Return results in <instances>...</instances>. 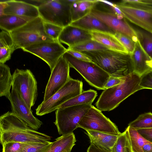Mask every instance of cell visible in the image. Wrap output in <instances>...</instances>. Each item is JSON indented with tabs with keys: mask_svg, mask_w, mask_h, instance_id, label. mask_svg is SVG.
<instances>
[{
	"mask_svg": "<svg viewBox=\"0 0 152 152\" xmlns=\"http://www.w3.org/2000/svg\"><path fill=\"white\" fill-rule=\"evenodd\" d=\"M51 137L33 130L12 112L8 111L0 117L1 144L10 142L23 143L50 142Z\"/></svg>",
	"mask_w": 152,
	"mask_h": 152,
	"instance_id": "cell-1",
	"label": "cell"
},
{
	"mask_svg": "<svg viewBox=\"0 0 152 152\" xmlns=\"http://www.w3.org/2000/svg\"><path fill=\"white\" fill-rule=\"evenodd\" d=\"M80 52L110 76L122 78L133 72L129 53L110 49Z\"/></svg>",
	"mask_w": 152,
	"mask_h": 152,
	"instance_id": "cell-2",
	"label": "cell"
},
{
	"mask_svg": "<svg viewBox=\"0 0 152 152\" xmlns=\"http://www.w3.org/2000/svg\"><path fill=\"white\" fill-rule=\"evenodd\" d=\"M141 77L132 72L126 76L124 81L104 90L95 105L101 111H110L117 107L125 99L142 90L140 86Z\"/></svg>",
	"mask_w": 152,
	"mask_h": 152,
	"instance_id": "cell-3",
	"label": "cell"
},
{
	"mask_svg": "<svg viewBox=\"0 0 152 152\" xmlns=\"http://www.w3.org/2000/svg\"><path fill=\"white\" fill-rule=\"evenodd\" d=\"M44 22V20L39 16L9 32L16 49H22L41 42L56 41L45 33Z\"/></svg>",
	"mask_w": 152,
	"mask_h": 152,
	"instance_id": "cell-4",
	"label": "cell"
},
{
	"mask_svg": "<svg viewBox=\"0 0 152 152\" xmlns=\"http://www.w3.org/2000/svg\"><path fill=\"white\" fill-rule=\"evenodd\" d=\"M90 13L115 32L126 35L135 42L138 41L135 29L129 24L123 15L116 14L110 5L97 0Z\"/></svg>",
	"mask_w": 152,
	"mask_h": 152,
	"instance_id": "cell-5",
	"label": "cell"
},
{
	"mask_svg": "<svg viewBox=\"0 0 152 152\" xmlns=\"http://www.w3.org/2000/svg\"><path fill=\"white\" fill-rule=\"evenodd\" d=\"M76 0H46L38 7L39 16L44 21L64 28L72 22L71 6Z\"/></svg>",
	"mask_w": 152,
	"mask_h": 152,
	"instance_id": "cell-6",
	"label": "cell"
},
{
	"mask_svg": "<svg viewBox=\"0 0 152 152\" xmlns=\"http://www.w3.org/2000/svg\"><path fill=\"white\" fill-rule=\"evenodd\" d=\"M70 68L77 71L91 86L98 90H104L110 75L92 62L79 60L66 52L64 54Z\"/></svg>",
	"mask_w": 152,
	"mask_h": 152,
	"instance_id": "cell-7",
	"label": "cell"
},
{
	"mask_svg": "<svg viewBox=\"0 0 152 152\" xmlns=\"http://www.w3.org/2000/svg\"><path fill=\"white\" fill-rule=\"evenodd\" d=\"M83 91L82 82L70 77L57 92L38 106L36 109V114L42 116L56 111L61 105Z\"/></svg>",
	"mask_w": 152,
	"mask_h": 152,
	"instance_id": "cell-8",
	"label": "cell"
},
{
	"mask_svg": "<svg viewBox=\"0 0 152 152\" xmlns=\"http://www.w3.org/2000/svg\"><path fill=\"white\" fill-rule=\"evenodd\" d=\"M116 4L126 19L152 33V6L131 0Z\"/></svg>",
	"mask_w": 152,
	"mask_h": 152,
	"instance_id": "cell-9",
	"label": "cell"
},
{
	"mask_svg": "<svg viewBox=\"0 0 152 152\" xmlns=\"http://www.w3.org/2000/svg\"><path fill=\"white\" fill-rule=\"evenodd\" d=\"M92 105V104H86L56 110V120L54 123L59 134L62 135L73 133Z\"/></svg>",
	"mask_w": 152,
	"mask_h": 152,
	"instance_id": "cell-10",
	"label": "cell"
},
{
	"mask_svg": "<svg viewBox=\"0 0 152 152\" xmlns=\"http://www.w3.org/2000/svg\"><path fill=\"white\" fill-rule=\"evenodd\" d=\"M12 77V88L19 93L31 110L38 96L37 82L34 76L29 69H16Z\"/></svg>",
	"mask_w": 152,
	"mask_h": 152,
	"instance_id": "cell-11",
	"label": "cell"
},
{
	"mask_svg": "<svg viewBox=\"0 0 152 152\" xmlns=\"http://www.w3.org/2000/svg\"><path fill=\"white\" fill-rule=\"evenodd\" d=\"M77 128L118 136L121 134L115 124L92 105L83 117Z\"/></svg>",
	"mask_w": 152,
	"mask_h": 152,
	"instance_id": "cell-12",
	"label": "cell"
},
{
	"mask_svg": "<svg viewBox=\"0 0 152 152\" xmlns=\"http://www.w3.org/2000/svg\"><path fill=\"white\" fill-rule=\"evenodd\" d=\"M40 58L49 66L51 71L59 58L67 51L59 41H45L35 43L22 49Z\"/></svg>",
	"mask_w": 152,
	"mask_h": 152,
	"instance_id": "cell-13",
	"label": "cell"
},
{
	"mask_svg": "<svg viewBox=\"0 0 152 152\" xmlns=\"http://www.w3.org/2000/svg\"><path fill=\"white\" fill-rule=\"evenodd\" d=\"M69 64L62 56L58 60L51 73L46 86L43 101L45 102L60 90L71 77Z\"/></svg>",
	"mask_w": 152,
	"mask_h": 152,
	"instance_id": "cell-14",
	"label": "cell"
},
{
	"mask_svg": "<svg viewBox=\"0 0 152 152\" xmlns=\"http://www.w3.org/2000/svg\"><path fill=\"white\" fill-rule=\"evenodd\" d=\"M12 112L24 121L27 126L35 130H38L42 122L35 117L19 93L12 88L9 99Z\"/></svg>",
	"mask_w": 152,
	"mask_h": 152,
	"instance_id": "cell-15",
	"label": "cell"
},
{
	"mask_svg": "<svg viewBox=\"0 0 152 152\" xmlns=\"http://www.w3.org/2000/svg\"><path fill=\"white\" fill-rule=\"evenodd\" d=\"M92 39L91 31L71 24L64 27L58 40L70 48L86 41Z\"/></svg>",
	"mask_w": 152,
	"mask_h": 152,
	"instance_id": "cell-16",
	"label": "cell"
},
{
	"mask_svg": "<svg viewBox=\"0 0 152 152\" xmlns=\"http://www.w3.org/2000/svg\"><path fill=\"white\" fill-rule=\"evenodd\" d=\"M7 5L4 14L36 18L39 16L38 7L24 1L10 0L6 1Z\"/></svg>",
	"mask_w": 152,
	"mask_h": 152,
	"instance_id": "cell-17",
	"label": "cell"
},
{
	"mask_svg": "<svg viewBox=\"0 0 152 152\" xmlns=\"http://www.w3.org/2000/svg\"><path fill=\"white\" fill-rule=\"evenodd\" d=\"M130 54L132 64L133 72L141 77L144 74L152 71L146 62L151 58L144 50L138 40L136 42L134 51Z\"/></svg>",
	"mask_w": 152,
	"mask_h": 152,
	"instance_id": "cell-18",
	"label": "cell"
},
{
	"mask_svg": "<svg viewBox=\"0 0 152 152\" xmlns=\"http://www.w3.org/2000/svg\"><path fill=\"white\" fill-rule=\"evenodd\" d=\"M91 144L107 152H111L112 148L119 136L105 133L86 130Z\"/></svg>",
	"mask_w": 152,
	"mask_h": 152,
	"instance_id": "cell-19",
	"label": "cell"
},
{
	"mask_svg": "<svg viewBox=\"0 0 152 152\" xmlns=\"http://www.w3.org/2000/svg\"><path fill=\"white\" fill-rule=\"evenodd\" d=\"M74 26L89 31H98L114 34L115 31L90 13L83 17L72 22Z\"/></svg>",
	"mask_w": 152,
	"mask_h": 152,
	"instance_id": "cell-20",
	"label": "cell"
},
{
	"mask_svg": "<svg viewBox=\"0 0 152 152\" xmlns=\"http://www.w3.org/2000/svg\"><path fill=\"white\" fill-rule=\"evenodd\" d=\"M92 39L109 49L129 53L114 34L107 32L98 31H91Z\"/></svg>",
	"mask_w": 152,
	"mask_h": 152,
	"instance_id": "cell-21",
	"label": "cell"
},
{
	"mask_svg": "<svg viewBox=\"0 0 152 152\" xmlns=\"http://www.w3.org/2000/svg\"><path fill=\"white\" fill-rule=\"evenodd\" d=\"M34 18L4 14L0 16V28L2 30L10 32L20 27Z\"/></svg>",
	"mask_w": 152,
	"mask_h": 152,
	"instance_id": "cell-22",
	"label": "cell"
},
{
	"mask_svg": "<svg viewBox=\"0 0 152 152\" xmlns=\"http://www.w3.org/2000/svg\"><path fill=\"white\" fill-rule=\"evenodd\" d=\"M15 50V45L9 32L2 30L0 32V64H4L9 60Z\"/></svg>",
	"mask_w": 152,
	"mask_h": 152,
	"instance_id": "cell-23",
	"label": "cell"
},
{
	"mask_svg": "<svg viewBox=\"0 0 152 152\" xmlns=\"http://www.w3.org/2000/svg\"><path fill=\"white\" fill-rule=\"evenodd\" d=\"M97 2V0H76L71 6L72 22L90 13Z\"/></svg>",
	"mask_w": 152,
	"mask_h": 152,
	"instance_id": "cell-24",
	"label": "cell"
},
{
	"mask_svg": "<svg viewBox=\"0 0 152 152\" xmlns=\"http://www.w3.org/2000/svg\"><path fill=\"white\" fill-rule=\"evenodd\" d=\"M76 141L73 133L62 135L56 139L46 152H71Z\"/></svg>",
	"mask_w": 152,
	"mask_h": 152,
	"instance_id": "cell-25",
	"label": "cell"
},
{
	"mask_svg": "<svg viewBox=\"0 0 152 152\" xmlns=\"http://www.w3.org/2000/svg\"><path fill=\"white\" fill-rule=\"evenodd\" d=\"M12 79L10 67L5 64H0V96H5L9 99Z\"/></svg>",
	"mask_w": 152,
	"mask_h": 152,
	"instance_id": "cell-26",
	"label": "cell"
},
{
	"mask_svg": "<svg viewBox=\"0 0 152 152\" xmlns=\"http://www.w3.org/2000/svg\"><path fill=\"white\" fill-rule=\"evenodd\" d=\"M97 95L93 90L83 91L81 94L66 102L58 108H64L84 104H92Z\"/></svg>",
	"mask_w": 152,
	"mask_h": 152,
	"instance_id": "cell-27",
	"label": "cell"
},
{
	"mask_svg": "<svg viewBox=\"0 0 152 152\" xmlns=\"http://www.w3.org/2000/svg\"><path fill=\"white\" fill-rule=\"evenodd\" d=\"M134 152H143L142 147L146 144L152 143L144 138L137 130L128 126L127 127Z\"/></svg>",
	"mask_w": 152,
	"mask_h": 152,
	"instance_id": "cell-28",
	"label": "cell"
},
{
	"mask_svg": "<svg viewBox=\"0 0 152 152\" xmlns=\"http://www.w3.org/2000/svg\"><path fill=\"white\" fill-rule=\"evenodd\" d=\"M135 30L141 45L148 55L152 58V33L144 30Z\"/></svg>",
	"mask_w": 152,
	"mask_h": 152,
	"instance_id": "cell-29",
	"label": "cell"
},
{
	"mask_svg": "<svg viewBox=\"0 0 152 152\" xmlns=\"http://www.w3.org/2000/svg\"><path fill=\"white\" fill-rule=\"evenodd\" d=\"M128 126L137 130L152 128V113L149 112L140 115L136 119L130 122Z\"/></svg>",
	"mask_w": 152,
	"mask_h": 152,
	"instance_id": "cell-30",
	"label": "cell"
},
{
	"mask_svg": "<svg viewBox=\"0 0 152 152\" xmlns=\"http://www.w3.org/2000/svg\"><path fill=\"white\" fill-rule=\"evenodd\" d=\"M107 49H109L92 39L82 42L67 48L68 50H73L79 52Z\"/></svg>",
	"mask_w": 152,
	"mask_h": 152,
	"instance_id": "cell-31",
	"label": "cell"
},
{
	"mask_svg": "<svg viewBox=\"0 0 152 152\" xmlns=\"http://www.w3.org/2000/svg\"><path fill=\"white\" fill-rule=\"evenodd\" d=\"M52 142L26 143L22 152H46Z\"/></svg>",
	"mask_w": 152,
	"mask_h": 152,
	"instance_id": "cell-32",
	"label": "cell"
},
{
	"mask_svg": "<svg viewBox=\"0 0 152 152\" xmlns=\"http://www.w3.org/2000/svg\"><path fill=\"white\" fill-rule=\"evenodd\" d=\"M44 27L45 32L47 35L55 41L58 40L59 36L64 28L44 21Z\"/></svg>",
	"mask_w": 152,
	"mask_h": 152,
	"instance_id": "cell-33",
	"label": "cell"
},
{
	"mask_svg": "<svg viewBox=\"0 0 152 152\" xmlns=\"http://www.w3.org/2000/svg\"><path fill=\"white\" fill-rule=\"evenodd\" d=\"M115 36L129 54L134 51L136 42L128 36L118 32H115Z\"/></svg>",
	"mask_w": 152,
	"mask_h": 152,
	"instance_id": "cell-34",
	"label": "cell"
},
{
	"mask_svg": "<svg viewBox=\"0 0 152 152\" xmlns=\"http://www.w3.org/2000/svg\"><path fill=\"white\" fill-rule=\"evenodd\" d=\"M26 143L10 142L3 144L2 152H22Z\"/></svg>",
	"mask_w": 152,
	"mask_h": 152,
	"instance_id": "cell-35",
	"label": "cell"
},
{
	"mask_svg": "<svg viewBox=\"0 0 152 152\" xmlns=\"http://www.w3.org/2000/svg\"><path fill=\"white\" fill-rule=\"evenodd\" d=\"M126 142V136L125 131L119 136L112 148L111 152H125Z\"/></svg>",
	"mask_w": 152,
	"mask_h": 152,
	"instance_id": "cell-36",
	"label": "cell"
},
{
	"mask_svg": "<svg viewBox=\"0 0 152 152\" xmlns=\"http://www.w3.org/2000/svg\"><path fill=\"white\" fill-rule=\"evenodd\" d=\"M140 86L142 89L152 90V71L144 74L141 77Z\"/></svg>",
	"mask_w": 152,
	"mask_h": 152,
	"instance_id": "cell-37",
	"label": "cell"
},
{
	"mask_svg": "<svg viewBox=\"0 0 152 152\" xmlns=\"http://www.w3.org/2000/svg\"><path fill=\"white\" fill-rule=\"evenodd\" d=\"M126 77L119 78L110 76L104 86L105 89L112 87L123 83L125 80Z\"/></svg>",
	"mask_w": 152,
	"mask_h": 152,
	"instance_id": "cell-38",
	"label": "cell"
},
{
	"mask_svg": "<svg viewBox=\"0 0 152 152\" xmlns=\"http://www.w3.org/2000/svg\"><path fill=\"white\" fill-rule=\"evenodd\" d=\"M66 52L72 56L79 60L88 62H92L88 57L81 52L68 49H67Z\"/></svg>",
	"mask_w": 152,
	"mask_h": 152,
	"instance_id": "cell-39",
	"label": "cell"
},
{
	"mask_svg": "<svg viewBox=\"0 0 152 152\" xmlns=\"http://www.w3.org/2000/svg\"><path fill=\"white\" fill-rule=\"evenodd\" d=\"M137 130L144 138L152 143V128L140 129Z\"/></svg>",
	"mask_w": 152,
	"mask_h": 152,
	"instance_id": "cell-40",
	"label": "cell"
},
{
	"mask_svg": "<svg viewBox=\"0 0 152 152\" xmlns=\"http://www.w3.org/2000/svg\"><path fill=\"white\" fill-rule=\"evenodd\" d=\"M125 131L126 132V136L125 152H134L132 150L131 140L127 127Z\"/></svg>",
	"mask_w": 152,
	"mask_h": 152,
	"instance_id": "cell-41",
	"label": "cell"
},
{
	"mask_svg": "<svg viewBox=\"0 0 152 152\" xmlns=\"http://www.w3.org/2000/svg\"><path fill=\"white\" fill-rule=\"evenodd\" d=\"M87 152H107L103 151L97 148L94 145L91 144L88 147Z\"/></svg>",
	"mask_w": 152,
	"mask_h": 152,
	"instance_id": "cell-42",
	"label": "cell"
},
{
	"mask_svg": "<svg viewBox=\"0 0 152 152\" xmlns=\"http://www.w3.org/2000/svg\"><path fill=\"white\" fill-rule=\"evenodd\" d=\"M143 152H152V143L145 145L142 147Z\"/></svg>",
	"mask_w": 152,
	"mask_h": 152,
	"instance_id": "cell-43",
	"label": "cell"
},
{
	"mask_svg": "<svg viewBox=\"0 0 152 152\" xmlns=\"http://www.w3.org/2000/svg\"><path fill=\"white\" fill-rule=\"evenodd\" d=\"M7 5L6 1L0 2V16L4 14V11Z\"/></svg>",
	"mask_w": 152,
	"mask_h": 152,
	"instance_id": "cell-44",
	"label": "cell"
},
{
	"mask_svg": "<svg viewBox=\"0 0 152 152\" xmlns=\"http://www.w3.org/2000/svg\"><path fill=\"white\" fill-rule=\"evenodd\" d=\"M135 2L152 6V0H134Z\"/></svg>",
	"mask_w": 152,
	"mask_h": 152,
	"instance_id": "cell-45",
	"label": "cell"
},
{
	"mask_svg": "<svg viewBox=\"0 0 152 152\" xmlns=\"http://www.w3.org/2000/svg\"><path fill=\"white\" fill-rule=\"evenodd\" d=\"M146 64L152 70V58L146 61Z\"/></svg>",
	"mask_w": 152,
	"mask_h": 152,
	"instance_id": "cell-46",
	"label": "cell"
}]
</instances>
